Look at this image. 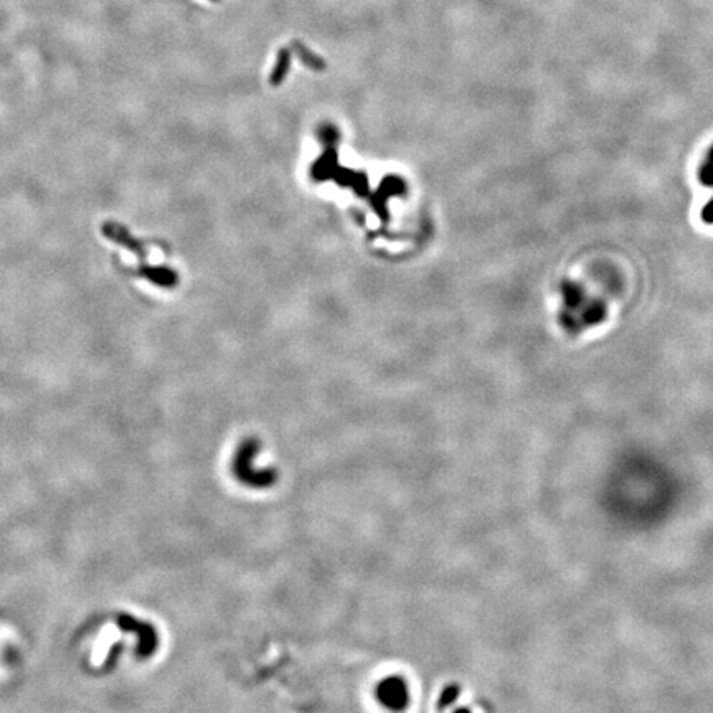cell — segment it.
Returning <instances> with one entry per match:
<instances>
[{"label":"cell","instance_id":"obj_1","mask_svg":"<svg viewBox=\"0 0 713 713\" xmlns=\"http://www.w3.org/2000/svg\"><path fill=\"white\" fill-rule=\"evenodd\" d=\"M259 446L254 441H246L238 448L235 457H233V474L243 486L251 491H268L274 486L279 475L274 469L258 468L256 456Z\"/></svg>","mask_w":713,"mask_h":713},{"label":"cell","instance_id":"obj_2","mask_svg":"<svg viewBox=\"0 0 713 713\" xmlns=\"http://www.w3.org/2000/svg\"><path fill=\"white\" fill-rule=\"evenodd\" d=\"M563 297H565L566 309L563 317L573 314V312L578 314L571 327H578V325L584 327V325L598 324L605 319V304L601 301H588L583 293V288H580L578 284L571 283V281H565V283H563Z\"/></svg>","mask_w":713,"mask_h":713},{"label":"cell","instance_id":"obj_3","mask_svg":"<svg viewBox=\"0 0 713 713\" xmlns=\"http://www.w3.org/2000/svg\"><path fill=\"white\" fill-rule=\"evenodd\" d=\"M377 702L391 713H402L411 703V689L402 675H388L378 682L375 689Z\"/></svg>","mask_w":713,"mask_h":713},{"label":"cell","instance_id":"obj_4","mask_svg":"<svg viewBox=\"0 0 713 713\" xmlns=\"http://www.w3.org/2000/svg\"><path fill=\"white\" fill-rule=\"evenodd\" d=\"M119 626L126 631H138L139 632V654L140 655H151L154 650H156L157 646V634L154 631L151 624L138 623V619L129 618V616H121L119 618Z\"/></svg>","mask_w":713,"mask_h":713},{"label":"cell","instance_id":"obj_5","mask_svg":"<svg viewBox=\"0 0 713 713\" xmlns=\"http://www.w3.org/2000/svg\"><path fill=\"white\" fill-rule=\"evenodd\" d=\"M461 694V685L449 684L444 687L438 698V713H473L468 707L457 705V700H459Z\"/></svg>","mask_w":713,"mask_h":713},{"label":"cell","instance_id":"obj_6","mask_svg":"<svg viewBox=\"0 0 713 713\" xmlns=\"http://www.w3.org/2000/svg\"><path fill=\"white\" fill-rule=\"evenodd\" d=\"M698 180L705 185V187L713 188V145L710 147V151H708L703 164L700 165Z\"/></svg>","mask_w":713,"mask_h":713},{"label":"cell","instance_id":"obj_7","mask_svg":"<svg viewBox=\"0 0 713 713\" xmlns=\"http://www.w3.org/2000/svg\"><path fill=\"white\" fill-rule=\"evenodd\" d=\"M702 220L708 224H713V198L702 210Z\"/></svg>","mask_w":713,"mask_h":713}]
</instances>
